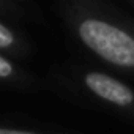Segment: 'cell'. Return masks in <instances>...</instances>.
<instances>
[{"label":"cell","mask_w":134,"mask_h":134,"mask_svg":"<svg viewBox=\"0 0 134 134\" xmlns=\"http://www.w3.org/2000/svg\"><path fill=\"white\" fill-rule=\"evenodd\" d=\"M76 30L95 55L114 68L134 74V25L103 14H88L77 21Z\"/></svg>","instance_id":"cell-1"},{"label":"cell","mask_w":134,"mask_h":134,"mask_svg":"<svg viewBox=\"0 0 134 134\" xmlns=\"http://www.w3.org/2000/svg\"><path fill=\"white\" fill-rule=\"evenodd\" d=\"M84 84L96 98L118 109H134V90L121 81L104 73L90 71L84 76Z\"/></svg>","instance_id":"cell-2"},{"label":"cell","mask_w":134,"mask_h":134,"mask_svg":"<svg viewBox=\"0 0 134 134\" xmlns=\"http://www.w3.org/2000/svg\"><path fill=\"white\" fill-rule=\"evenodd\" d=\"M11 73H13L11 63L0 55V77H8V76H11Z\"/></svg>","instance_id":"cell-4"},{"label":"cell","mask_w":134,"mask_h":134,"mask_svg":"<svg viewBox=\"0 0 134 134\" xmlns=\"http://www.w3.org/2000/svg\"><path fill=\"white\" fill-rule=\"evenodd\" d=\"M14 43V36L13 33L3 25V24H0V47H8Z\"/></svg>","instance_id":"cell-3"},{"label":"cell","mask_w":134,"mask_h":134,"mask_svg":"<svg viewBox=\"0 0 134 134\" xmlns=\"http://www.w3.org/2000/svg\"><path fill=\"white\" fill-rule=\"evenodd\" d=\"M0 134H35L29 131H18V129H7V128H0Z\"/></svg>","instance_id":"cell-5"}]
</instances>
